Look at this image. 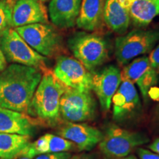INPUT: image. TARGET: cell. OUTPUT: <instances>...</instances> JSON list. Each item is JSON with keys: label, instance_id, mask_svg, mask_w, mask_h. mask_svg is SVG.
Here are the masks:
<instances>
[{"label": "cell", "instance_id": "6da1fadb", "mask_svg": "<svg viewBox=\"0 0 159 159\" xmlns=\"http://www.w3.org/2000/svg\"><path fill=\"white\" fill-rule=\"evenodd\" d=\"M43 71L12 63L0 71V107L27 114Z\"/></svg>", "mask_w": 159, "mask_h": 159}, {"label": "cell", "instance_id": "7a4b0ae2", "mask_svg": "<svg viewBox=\"0 0 159 159\" xmlns=\"http://www.w3.org/2000/svg\"><path fill=\"white\" fill-rule=\"evenodd\" d=\"M66 87L49 69L43 72L27 114L39 122L55 126L61 121L60 103Z\"/></svg>", "mask_w": 159, "mask_h": 159}, {"label": "cell", "instance_id": "3957f363", "mask_svg": "<svg viewBox=\"0 0 159 159\" xmlns=\"http://www.w3.org/2000/svg\"><path fill=\"white\" fill-rule=\"evenodd\" d=\"M67 46L75 58L91 73L108 59L110 52L108 42L104 37L97 33L76 32L68 39Z\"/></svg>", "mask_w": 159, "mask_h": 159}, {"label": "cell", "instance_id": "277c9868", "mask_svg": "<svg viewBox=\"0 0 159 159\" xmlns=\"http://www.w3.org/2000/svg\"><path fill=\"white\" fill-rule=\"evenodd\" d=\"M158 42V30L139 28L119 35L114 45L117 62L121 66L127 65L140 55L150 53Z\"/></svg>", "mask_w": 159, "mask_h": 159}, {"label": "cell", "instance_id": "5b68a950", "mask_svg": "<svg viewBox=\"0 0 159 159\" xmlns=\"http://www.w3.org/2000/svg\"><path fill=\"white\" fill-rule=\"evenodd\" d=\"M149 142L150 139L142 132H134L113 125L105 130L99 148L105 159H121Z\"/></svg>", "mask_w": 159, "mask_h": 159}, {"label": "cell", "instance_id": "8992f818", "mask_svg": "<svg viewBox=\"0 0 159 159\" xmlns=\"http://www.w3.org/2000/svg\"><path fill=\"white\" fill-rule=\"evenodd\" d=\"M14 29L31 48L43 56L54 57L62 50L63 36L50 24H33Z\"/></svg>", "mask_w": 159, "mask_h": 159}, {"label": "cell", "instance_id": "52a82bcc", "mask_svg": "<svg viewBox=\"0 0 159 159\" xmlns=\"http://www.w3.org/2000/svg\"><path fill=\"white\" fill-rule=\"evenodd\" d=\"M0 49L8 63L47 70V57L40 55L28 45L14 28H11L0 37Z\"/></svg>", "mask_w": 159, "mask_h": 159}, {"label": "cell", "instance_id": "ba28073f", "mask_svg": "<svg viewBox=\"0 0 159 159\" xmlns=\"http://www.w3.org/2000/svg\"><path fill=\"white\" fill-rule=\"evenodd\" d=\"M97 112V102L91 91H80L67 88L60 103V113L69 122L92 120Z\"/></svg>", "mask_w": 159, "mask_h": 159}, {"label": "cell", "instance_id": "9c48e42d", "mask_svg": "<svg viewBox=\"0 0 159 159\" xmlns=\"http://www.w3.org/2000/svg\"><path fill=\"white\" fill-rule=\"evenodd\" d=\"M52 72L67 88L80 91H92V74L75 57L59 55Z\"/></svg>", "mask_w": 159, "mask_h": 159}, {"label": "cell", "instance_id": "30bf717a", "mask_svg": "<svg viewBox=\"0 0 159 159\" xmlns=\"http://www.w3.org/2000/svg\"><path fill=\"white\" fill-rule=\"evenodd\" d=\"M111 104L113 118L116 122H128L138 116L142 104L135 84L122 77V82L113 96Z\"/></svg>", "mask_w": 159, "mask_h": 159}, {"label": "cell", "instance_id": "8fae6325", "mask_svg": "<svg viewBox=\"0 0 159 159\" xmlns=\"http://www.w3.org/2000/svg\"><path fill=\"white\" fill-rule=\"evenodd\" d=\"M91 74V89L98 99L101 109L107 112L111 108L113 96L122 82L121 71L116 66L109 65Z\"/></svg>", "mask_w": 159, "mask_h": 159}, {"label": "cell", "instance_id": "7c38bea8", "mask_svg": "<svg viewBox=\"0 0 159 159\" xmlns=\"http://www.w3.org/2000/svg\"><path fill=\"white\" fill-rule=\"evenodd\" d=\"M122 78L136 84L145 102H148L150 90L157 84L158 74L151 66L147 55L138 57L124 66L121 71Z\"/></svg>", "mask_w": 159, "mask_h": 159}, {"label": "cell", "instance_id": "4fadbf2b", "mask_svg": "<svg viewBox=\"0 0 159 159\" xmlns=\"http://www.w3.org/2000/svg\"><path fill=\"white\" fill-rule=\"evenodd\" d=\"M57 134L74 143L79 151H91L102 141L104 134L98 129L84 123L69 122L63 125Z\"/></svg>", "mask_w": 159, "mask_h": 159}, {"label": "cell", "instance_id": "5bb4252c", "mask_svg": "<svg viewBox=\"0 0 159 159\" xmlns=\"http://www.w3.org/2000/svg\"><path fill=\"white\" fill-rule=\"evenodd\" d=\"M49 23L47 7L39 0H16L12 11V27L33 24Z\"/></svg>", "mask_w": 159, "mask_h": 159}, {"label": "cell", "instance_id": "9a60e30c", "mask_svg": "<svg viewBox=\"0 0 159 159\" xmlns=\"http://www.w3.org/2000/svg\"><path fill=\"white\" fill-rule=\"evenodd\" d=\"M38 123L28 114L0 107V134L32 136L37 130Z\"/></svg>", "mask_w": 159, "mask_h": 159}, {"label": "cell", "instance_id": "2e32d148", "mask_svg": "<svg viewBox=\"0 0 159 159\" xmlns=\"http://www.w3.org/2000/svg\"><path fill=\"white\" fill-rule=\"evenodd\" d=\"M82 0H51L48 15L52 23L60 29H69L76 25Z\"/></svg>", "mask_w": 159, "mask_h": 159}, {"label": "cell", "instance_id": "e0dca14e", "mask_svg": "<svg viewBox=\"0 0 159 159\" xmlns=\"http://www.w3.org/2000/svg\"><path fill=\"white\" fill-rule=\"evenodd\" d=\"M76 148L74 143L60 136L46 134L39 137L36 141L30 142L20 156H25L33 159L41 154L49 152H69Z\"/></svg>", "mask_w": 159, "mask_h": 159}, {"label": "cell", "instance_id": "ac0fdd59", "mask_svg": "<svg viewBox=\"0 0 159 159\" xmlns=\"http://www.w3.org/2000/svg\"><path fill=\"white\" fill-rule=\"evenodd\" d=\"M102 19L109 29L119 35H124L130 25L129 10L119 0H105L102 8Z\"/></svg>", "mask_w": 159, "mask_h": 159}, {"label": "cell", "instance_id": "d6986e66", "mask_svg": "<svg viewBox=\"0 0 159 159\" xmlns=\"http://www.w3.org/2000/svg\"><path fill=\"white\" fill-rule=\"evenodd\" d=\"M102 0H82L76 25L85 32H94L101 25L102 19Z\"/></svg>", "mask_w": 159, "mask_h": 159}, {"label": "cell", "instance_id": "ffe728a7", "mask_svg": "<svg viewBox=\"0 0 159 159\" xmlns=\"http://www.w3.org/2000/svg\"><path fill=\"white\" fill-rule=\"evenodd\" d=\"M130 21L138 28L146 27L159 15V0H136L129 10Z\"/></svg>", "mask_w": 159, "mask_h": 159}, {"label": "cell", "instance_id": "44dd1931", "mask_svg": "<svg viewBox=\"0 0 159 159\" xmlns=\"http://www.w3.org/2000/svg\"><path fill=\"white\" fill-rule=\"evenodd\" d=\"M30 137L13 134H0V159H16L30 143Z\"/></svg>", "mask_w": 159, "mask_h": 159}, {"label": "cell", "instance_id": "7402d4cb", "mask_svg": "<svg viewBox=\"0 0 159 159\" xmlns=\"http://www.w3.org/2000/svg\"><path fill=\"white\" fill-rule=\"evenodd\" d=\"M14 0H0V37L12 27V11Z\"/></svg>", "mask_w": 159, "mask_h": 159}, {"label": "cell", "instance_id": "603a6c76", "mask_svg": "<svg viewBox=\"0 0 159 159\" xmlns=\"http://www.w3.org/2000/svg\"><path fill=\"white\" fill-rule=\"evenodd\" d=\"M72 156L69 152H49V153L39 155L34 159H70Z\"/></svg>", "mask_w": 159, "mask_h": 159}, {"label": "cell", "instance_id": "cb8c5ba5", "mask_svg": "<svg viewBox=\"0 0 159 159\" xmlns=\"http://www.w3.org/2000/svg\"><path fill=\"white\" fill-rule=\"evenodd\" d=\"M148 57L151 66L159 75V43L150 52Z\"/></svg>", "mask_w": 159, "mask_h": 159}, {"label": "cell", "instance_id": "d4e9b609", "mask_svg": "<svg viewBox=\"0 0 159 159\" xmlns=\"http://www.w3.org/2000/svg\"><path fill=\"white\" fill-rule=\"evenodd\" d=\"M136 152L140 159H159V155L146 149L138 148Z\"/></svg>", "mask_w": 159, "mask_h": 159}, {"label": "cell", "instance_id": "484cf974", "mask_svg": "<svg viewBox=\"0 0 159 159\" xmlns=\"http://www.w3.org/2000/svg\"><path fill=\"white\" fill-rule=\"evenodd\" d=\"M70 159H100L97 152H89V153H80L71 156Z\"/></svg>", "mask_w": 159, "mask_h": 159}, {"label": "cell", "instance_id": "4316f807", "mask_svg": "<svg viewBox=\"0 0 159 159\" xmlns=\"http://www.w3.org/2000/svg\"><path fill=\"white\" fill-rule=\"evenodd\" d=\"M148 148L153 152L159 155V138L155 139L153 142L149 145Z\"/></svg>", "mask_w": 159, "mask_h": 159}, {"label": "cell", "instance_id": "83f0119b", "mask_svg": "<svg viewBox=\"0 0 159 159\" xmlns=\"http://www.w3.org/2000/svg\"><path fill=\"white\" fill-rule=\"evenodd\" d=\"M7 61H6L2 52L1 49H0V71H3L4 69L7 67Z\"/></svg>", "mask_w": 159, "mask_h": 159}, {"label": "cell", "instance_id": "f1b7e54d", "mask_svg": "<svg viewBox=\"0 0 159 159\" xmlns=\"http://www.w3.org/2000/svg\"><path fill=\"white\" fill-rule=\"evenodd\" d=\"M134 1H136V0H119L121 5L126 7L128 10H130V6L134 2Z\"/></svg>", "mask_w": 159, "mask_h": 159}, {"label": "cell", "instance_id": "f546056e", "mask_svg": "<svg viewBox=\"0 0 159 159\" xmlns=\"http://www.w3.org/2000/svg\"><path fill=\"white\" fill-rule=\"evenodd\" d=\"M154 120L157 124L159 125V103L158 105H157L156 109L154 111V116H153Z\"/></svg>", "mask_w": 159, "mask_h": 159}, {"label": "cell", "instance_id": "4dcf8cb0", "mask_svg": "<svg viewBox=\"0 0 159 159\" xmlns=\"http://www.w3.org/2000/svg\"><path fill=\"white\" fill-rule=\"evenodd\" d=\"M121 159H138V158H137L135 156H134V155H130V156H128Z\"/></svg>", "mask_w": 159, "mask_h": 159}, {"label": "cell", "instance_id": "1f68e13d", "mask_svg": "<svg viewBox=\"0 0 159 159\" xmlns=\"http://www.w3.org/2000/svg\"><path fill=\"white\" fill-rule=\"evenodd\" d=\"M16 159H32V158H27V157H25V156H19L18 158H16Z\"/></svg>", "mask_w": 159, "mask_h": 159}, {"label": "cell", "instance_id": "d6a6232c", "mask_svg": "<svg viewBox=\"0 0 159 159\" xmlns=\"http://www.w3.org/2000/svg\"><path fill=\"white\" fill-rule=\"evenodd\" d=\"M39 1H41V2H46L47 0H39Z\"/></svg>", "mask_w": 159, "mask_h": 159}]
</instances>
